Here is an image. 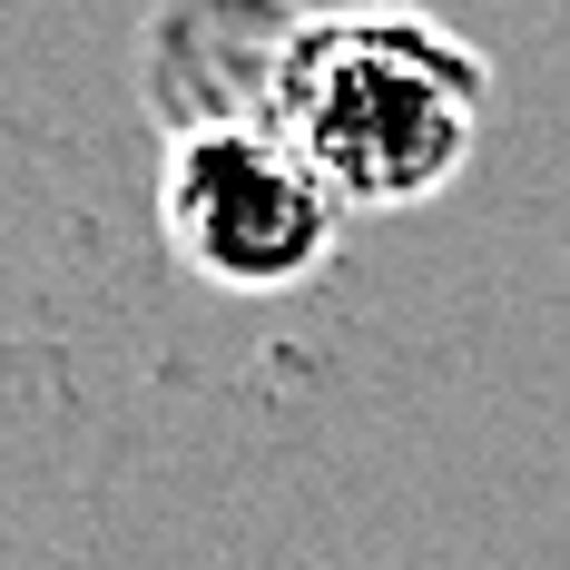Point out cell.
<instances>
[{
  "instance_id": "1",
  "label": "cell",
  "mask_w": 570,
  "mask_h": 570,
  "mask_svg": "<svg viewBox=\"0 0 570 570\" xmlns=\"http://www.w3.org/2000/svg\"><path fill=\"white\" fill-rule=\"evenodd\" d=\"M492 109V59L433 10H305L276 69V128L344 197V217L443 197Z\"/></svg>"
},
{
  "instance_id": "3",
  "label": "cell",
  "mask_w": 570,
  "mask_h": 570,
  "mask_svg": "<svg viewBox=\"0 0 570 570\" xmlns=\"http://www.w3.org/2000/svg\"><path fill=\"white\" fill-rule=\"evenodd\" d=\"M295 20H305L295 0H168L148 20V109H158V128L168 138L266 128Z\"/></svg>"
},
{
  "instance_id": "2",
  "label": "cell",
  "mask_w": 570,
  "mask_h": 570,
  "mask_svg": "<svg viewBox=\"0 0 570 570\" xmlns=\"http://www.w3.org/2000/svg\"><path fill=\"white\" fill-rule=\"evenodd\" d=\"M158 227L187 276L227 285V295H285L335 256L344 197L276 128H197V138H168Z\"/></svg>"
}]
</instances>
